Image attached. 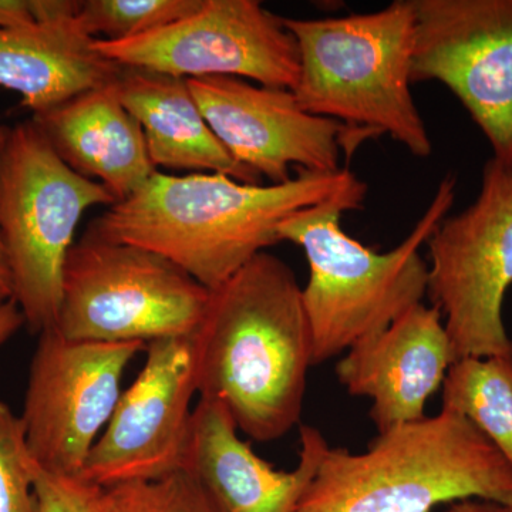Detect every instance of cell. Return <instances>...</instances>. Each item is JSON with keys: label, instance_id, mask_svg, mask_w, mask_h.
<instances>
[{"label": "cell", "instance_id": "cell-1", "mask_svg": "<svg viewBox=\"0 0 512 512\" xmlns=\"http://www.w3.org/2000/svg\"><path fill=\"white\" fill-rule=\"evenodd\" d=\"M191 342L197 394L221 403L248 439L269 443L299 424L312 333L281 258L261 252L211 291Z\"/></svg>", "mask_w": 512, "mask_h": 512}, {"label": "cell", "instance_id": "cell-2", "mask_svg": "<svg viewBox=\"0 0 512 512\" xmlns=\"http://www.w3.org/2000/svg\"><path fill=\"white\" fill-rule=\"evenodd\" d=\"M366 188L348 168L333 174L298 171L288 183L269 185L225 174L157 171L87 229L107 241L157 252L214 291L281 242L278 227L286 218Z\"/></svg>", "mask_w": 512, "mask_h": 512}, {"label": "cell", "instance_id": "cell-3", "mask_svg": "<svg viewBox=\"0 0 512 512\" xmlns=\"http://www.w3.org/2000/svg\"><path fill=\"white\" fill-rule=\"evenodd\" d=\"M456 194L457 177L448 174L410 234L387 252L366 247L340 225L345 212L362 210L367 188L281 222L279 239L301 247L309 265L302 299L311 326L313 366L348 352L423 303L429 262L420 248L447 217Z\"/></svg>", "mask_w": 512, "mask_h": 512}, {"label": "cell", "instance_id": "cell-4", "mask_svg": "<svg viewBox=\"0 0 512 512\" xmlns=\"http://www.w3.org/2000/svg\"><path fill=\"white\" fill-rule=\"evenodd\" d=\"M512 505V467L463 414L377 434L365 453L328 446L295 512H430L470 500Z\"/></svg>", "mask_w": 512, "mask_h": 512}, {"label": "cell", "instance_id": "cell-5", "mask_svg": "<svg viewBox=\"0 0 512 512\" xmlns=\"http://www.w3.org/2000/svg\"><path fill=\"white\" fill-rule=\"evenodd\" d=\"M299 52L293 94L303 110L370 137L387 134L414 157L433 143L412 93L413 0L340 18H282Z\"/></svg>", "mask_w": 512, "mask_h": 512}, {"label": "cell", "instance_id": "cell-6", "mask_svg": "<svg viewBox=\"0 0 512 512\" xmlns=\"http://www.w3.org/2000/svg\"><path fill=\"white\" fill-rule=\"evenodd\" d=\"M113 204L103 185L63 163L35 121L10 128L0 150V234L13 301L30 332L56 326L64 265L84 212Z\"/></svg>", "mask_w": 512, "mask_h": 512}, {"label": "cell", "instance_id": "cell-7", "mask_svg": "<svg viewBox=\"0 0 512 512\" xmlns=\"http://www.w3.org/2000/svg\"><path fill=\"white\" fill-rule=\"evenodd\" d=\"M210 295L165 256L87 229L67 255L55 329L67 339L100 343L192 336Z\"/></svg>", "mask_w": 512, "mask_h": 512}, {"label": "cell", "instance_id": "cell-8", "mask_svg": "<svg viewBox=\"0 0 512 512\" xmlns=\"http://www.w3.org/2000/svg\"><path fill=\"white\" fill-rule=\"evenodd\" d=\"M427 296L454 360L512 357L503 306L512 285V168L490 158L473 204L444 218L426 242Z\"/></svg>", "mask_w": 512, "mask_h": 512}, {"label": "cell", "instance_id": "cell-9", "mask_svg": "<svg viewBox=\"0 0 512 512\" xmlns=\"http://www.w3.org/2000/svg\"><path fill=\"white\" fill-rule=\"evenodd\" d=\"M96 52L120 67L183 79L237 77L274 89H295V39L258 0H202L187 18L123 42L94 40Z\"/></svg>", "mask_w": 512, "mask_h": 512}, {"label": "cell", "instance_id": "cell-10", "mask_svg": "<svg viewBox=\"0 0 512 512\" xmlns=\"http://www.w3.org/2000/svg\"><path fill=\"white\" fill-rule=\"evenodd\" d=\"M144 349L141 342L67 339L55 328L40 333L20 416L37 466L80 476L119 403L127 366Z\"/></svg>", "mask_w": 512, "mask_h": 512}, {"label": "cell", "instance_id": "cell-11", "mask_svg": "<svg viewBox=\"0 0 512 512\" xmlns=\"http://www.w3.org/2000/svg\"><path fill=\"white\" fill-rule=\"evenodd\" d=\"M412 82L444 84L512 168V0H413Z\"/></svg>", "mask_w": 512, "mask_h": 512}, {"label": "cell", "instance_id": "cell-12", "mask_svg": "<svg viewBox=\"0 0 512 512\" xmlns=\"http://www.w3.org/2000/svg\"><path fill=\"white\" fill-rule=\"evenodd\" d=\"M187 83L229 156L271 184L291 181L293 167L308 173H339L342 151L370 137L308 113L291 90L237 77H200Z\"/></svg>", "mask_w": 512, "mask_h": 512}, {"label": "cell", "instance_id": "cell-13", "mask_svg": "<svg viewBox=\"0 0 512 512\" xmlns=\"http://www.w3.org/2000/svg\"><path fill=\"white\" fill-rule=\"evenodd\" d=\"M144 350L140 375L121 393L80 473L96 487L153 480L187 467L197 394L191 336L153 340Z\"/></svg>", "mask_w": 512, "mask_h": 512}, {"label": "cell", "instance_id": "cell-14", "mask_svg": "<svg viewBox=\"0 0 512 512\" xmlns=\"http://www.w3.org/2000/svg\"><path fill=\"white\" fill-rule=\"evenodd\" d=\"M454 360L439 308L424 303L389 328L356 343L336 363L339 383L372 400L377 433L426 417V404L443 386Z\"/></svg>", "mask_w": 512, "mask_h": 512}, {"label": "cell", "instance_id": "cell-15", "mask_svg": "<svg viewBox=\"0 0 512 512\" xmlns=\"http://www.w3.org/2000/svg\"><path fill=\"white\" fill-rule=\"evenodd\" d=\"M301 453L293 471L276 470L239 439L231 414L200 399L192 412L187 467L217 495L227 512H295L329 444L312 426H301Z\"/></svg>", "mask_w": 512, "mask_h": 512}, {"label": "cell", "instance_id": "cell-16", "mask_svg": "<svg viewBox=\"0 0 512 512\" xmlns=\"http://www.w3.org/2000/svg\"><path fill=\"white\" fill-rule=\"evenodd\" d=\"M114 82L33 114L32 120L64 164L103 185L120 202L158 170L143 130L121 103Z\"/></svg>", "mask_w": 512, "mask_h": 512}, {"label": "cell", "instance_id": "cell-17", "mask_svg": "<svg viewBox=\"0 0 512 512\" xmlns=\"http://www.w3.org/2000/svg\"><path fill=\"white\" fill-rule=\"evenodd\" d=\"M117 96L138 121L151 161L192 173L225 174L247 184L261 178L234 160L205 120L187 79L137 67H121Z\"/></svg>", "mask_w": 512, "mask_h": 512}, {"label": "cell", "instance_id": "cell-18", "mask_svg": "<svg viewBox=\"0 0 512 512\" xmlns=\"http://www.w3.org/2000/svg\"><path fill=\"white\" fill-rule=\"evenodd\" d=\"M76 18L0 28V87L42 113L77 94L113 83L121 67L96 52Z\"/></svg>", "mask_w": 512, "mask_h": 512}, {"label": "cell", "instance_id": "cell-19", "mask_svg": "<svg viewBox=\"0 0 512 512\" xmlns=\"http://www.w3.org/2000/svg\"><path fill=\"white\" fill-rule=\"evenodd\" d=\"M443 409L466 416L512 467V357H466L448 369Z\"/></svg>", "mask_w": 512, "mask_h": 512}, {"label": "cell", "instance_id": "cell-20", "mask_svg": "<svg viewBox=\"0 0 512 512\" xmlns=\"http://www.w3.org/2000/svg\"><path fill=\"white\" fill-rule=\"evenodd\" d=\"M99 512H227L217 495L185 467L153 480L101 488Z\"/></svg>", "mask_w": 512, "mask_h": 512}, {"label": "cell", "instance_id": "cell-21", "mask_svg": "<svg viewBox=\"0 0 512 512\" xmlns=\"http://www.w3.org/2000/svg\"><path fill=\"white\" fill-rule=\"evenodd\" d=\"M202 0H80L77 22L96 40L123 42L190 16Z\"/></svg>", "mask_w": 512, "mask_h": 512}, {"label": "cell", "instance_id": "cell-22", "mask_svg": "<svg viewBox=\"0 0 512 512\" xmlns=\"http://www.w3.org/2000/svg\"><path fill=\"white\" fill-rule=\"evenodd\" d=\"M25 424L0 402V512H39Z\"/></svg>", "mask_w": 512, "mask_h": 512}, {"label": "cell", "instance_id": "cell-23", "mask_svg": "<svg viewBox=\"0 0 512 512\" xmlns=\"http://www.w3.org/2000/svg\"><path fill=\"white\" fill-rule=\"evenodd\" d=\"M39 512H99L101 488L80 477L57 476L36 464Z\"/></svg>", "mask_w": 512, "mask_h": 512}, {"label": "cell", "instance_id": "cell-24", "mask_svg": "<svg viewBox=\"0 0 512 512\" xmlns=\"http://www.w3.org/2000/svg\"><path fill=\"white\" fill-rule=\"evenodd\" d=\"M35 22L32 0H0V28H15Z\"/></svg>", "mask_w": 512, "mask_h": 512}, {"label": "cell", "instance_id": "cell-25", "mask_svg": "<svg viewBox=\"0 0 512 512\" xmlns=\"http://www.w3.org/2000/svg\"><path fill=\"white\" fill-rule=\"evenodd\" d=\"M25 325V318L20 312L18 303L13 299L0 301V348L5 346Z\"/></svg>", "mask_w": 512, "mask_h": 512}, {"label": "cell", "instance_id": "cell-26", "mask_svg": "<svg viewBox=\"0 0 512 512\" xmlns=\"http://www.w3.org/2000/svg\"><path fill=\"white\" fill-rule=\"evenodd\" d=\"M443 512H512V505L470 498V500L450 504V507Z\"/></svg>", "mask_w": 512, "mask_h": 512}, {"label": "cell", "instance_id": "cell-27", "mask_svg": "<svg viewBox=\"0 0 512 512\" xmlns=\"http://www.w3.org/2000/svg\"><path fill=\"white\" fill-rule=\"evenodd\" d=\"M8 299H13L12 272H10L8 255L0 234V301H8Z\"/></svg>", "mask_w": 512, "mask_h": 512}, {"label": "cell", "instance_id": "cell-28", "mask_svg": "<svg viewBox=\"0 0 512 512\" xmlns=\"http://www.w3.org/2000/svg\"><path fill=\"white\" fill-rule=\"evenodd\" d=\"M9 127L0 126V150H2L3 144H5L6 138L9 136Z\"/></svg>", "mask_w": 512, "mask_h": 512}]
</instances>
